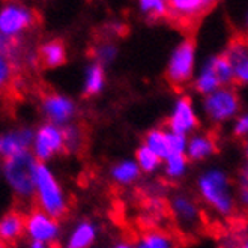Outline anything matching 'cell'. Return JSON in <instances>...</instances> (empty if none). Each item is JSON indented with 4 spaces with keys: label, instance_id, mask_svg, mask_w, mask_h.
<instances>
[{
    "label": "cell",
    "instance_id": "277c9868",
    "mask_svg": "<svg viewBox=\"0 0 248 248\" xmlns=\"http://www.w3.org/2000/svg\"><path fill=\"white\" fill-rule=\"evenodd\" d=\"M194 39L188 38L174 50L166 72L167 81L174 89H182L193 76L194 68Z\"/></svg>",
    "mask_w": 248,
    "mask_h": 248
},
{
    "label": "cell",
    "instance_id": "8d00e7d4",
    "mask_svg": "<svg viewBox=\"0 0 248 248\" xmlns=\"http://www.w3.org/2000/svg\"><path fill=\"white\" fill-rule=\"evenodd\" d=\"M247 156H248V149H247Z\"/></svg>",
    "mask_w": 248,
    "mask_h": 248
},
{
    "label": "cell",
    "instance_id": "9a60e30c",
    "mask_svg": "<svg viewBox=\"0 0 248 248\" xmlns=\"http://www.w3.org/2000/svg\"><path fill=\"white\" fill-rule=\"evenodd\" d=\"M136 239H139L137 248H174L171 236L156 226L137 227L133 242H136Z\"/></svg>",
    "mask_w": 248,
    "mask_h": 248
},
{
    "label": "cell",
    "instance_id": "f546056e",
    "mask_svg": "<svg viewBox=\"0 0 248 248\" xmlns=\"http://www.w3.org/2000/svg\"><path fill=\"white\" fill-rule=\"evenodd\" d=\"M248 133V114L242 116V118L238 121L236 126H235V134L236 136H244Z\"/></svg>",
    "mask_w": 248,
    "mask_h": 248
},
{
    "label": "cell",
    "instance_id": "7402d4cb",
    "mask_svg": "<svg viewBox=\"0 0 248 248\" xmlns=\"http://www.w3.org/2000/svg\"><path fill=\"white\" fill-rule=\"evenodd\" d=\"M214 152V143L208 137H194L188 146V155L191 159H203Z\"/></svg>",
    "mask_w": 248,
    "mask_h": 248
},
{
    "label": "cell",
    "instance_id": "8992f818",
    "mask_svg": "<svg viewBox=\"0 0 248 248\" xmlns=\"http://www.w3.org/2000/svg\"><path fill=\"white\" fill-rule=\"evenodd\" d=\"M200 191L211 205L221 214H229L232 211V197L229 191V182L224 173L212 170L199 181Z\"/></svg>",
    "mask_w": 248,
    "mask_h": 248
},
{
    "label": "cell",
    "instance_id": "ac0fdd59",
    "mask_svg": "<svg viewBox=\"0 0 248 248\" xmlns=\"http://www.w3.org/2000/svg\"><path fill=\"white\" fill-rule=\"evenodd\" d=\"M104 78H106V74H104L103 65H99L96 62L91 65L86 72V83H84L83 95L86 98H89V96H95L96 93H99L104 86Z\"/></svg>",
    "mask_w": 248,
    "mask_h": 248
},
{
    "label": "cell",
    "instance_id": "8fae6325",
    "mask_svg": "<svg viewBox=\"0 0 248 248\" xmlns=\"http://www.w3.org/2000/svg\"><path fill=\"white\" fill-rule=\"evenodd\" d=\"M62 148H63V140H62V131L59 128L47 124L38 129L35 152L41 161H47L56 152L62 151Z\"/></svg>",
    "mask_w": 248,
    "mask_h": 248
},
{
    "label": "cell",
    "instance_id": "603a6c76",
    "mask_svg": "<svg viewBox=\"0 0 248 248\" xmlns=\"http://www.w3.org/2000/svg\"><path fill=\"white\" fill-rule=\"evenodd\" d=\"M111 174H113L114 181H118L119 184H129L139 178L140 169L133 161H125V163H121L116 166L111 170Z\"/></svg>",
    "mask_w": 248,
    "mask_h": 248
},
{
    "label": "cell",
    "instance_id": "d6a6232c",
    "mask_svg": "<svg viewBox=\"0 0 248 248\" xmlns=\"http://www.w3.org/2000/svg\"><path fill=\"white\" fill-rule=\"evenodd\" d=\"M32 248H46V245H44L42 242H38V241H35V242L32 244Z\"/></svg>",
    "mask_w": 248,
    "mask_h": 248
},
{
    "label": "cell",
    "instance_id": "5b68a950",
    "mask_svg": "<svg viewBox=\"0 0 248 248\" xmlns=\"http://www.w3.org/2000/svg\"><path fill=\"white\" fill-rule=\"evenodd\" d=\"M41 23L35 9L21 5H6L0 9V33L8 36H17L24 31H32Z\"/></svg>",
    "mask_w": 248,
    "mask_h": 248
},
{
    "label": "cell",
    "instance_id": "4fadbf2b",
    "mask_svg": "<svg viewBox=\"0 0 248 248\" xmlns=\"http://www.w3.org/2000/svg\"><path fill=\"white\" fill-rule=\"evenodd\" d=\"M197 119L191 106V99L188 96L181 98L176 103V108L173 111V116L167 121V125L174 134L184 136L188 131H191L197 126Z\"/></svg>",
    "mask_w": 248,
    "mask_h": 248
},
{
    "label": "cell",
    "instance_id": "3957f363",
    "mask_svg": "<svg viewBox=\"0 0 248 248\" xmlns=\"http://www.w3.org/2000/svg\"><path fill=\"white\" fill-rule=\"evenodd\" d=\"M215 6L208 0H173L167 3L166 20L184 31H191Z\"/></svg>",
    "mask_w": 248,
    "mask_h": 248
},
{
    "label": "cell",
    "instance_id": "d4e9b609",
    "mask_svg": "<svg viewBox=\"0 0 248 248\" xmlns=\"http://www.w3.org/2000/svg\"><path fill=\"white\" fill-rule=\"evenodd\" d=\"M220 86H221L220 81H218V78L215 77V74L208 65L205 66V69L202 71V74L196 80V89L200 93L211 95L212 92L218 91V87H220Z\"/></svg>",
    "mask_w": 248,
    "mask_h": 248
},
{
    "label": "cell",
    "instance_id": "4dcf8cb0",
    "mask_svg": "<svg viewBox=\"0 0 248 248\" xmlns=\"http://www.w3.org/2000/svg\"><path fill=\"white\" fill-rule=\"evenodd\" d=\"M241 196L245 203H248V169L242 173L241 178Z\"/></svg>",
    "mask_w": 248,
    "mask_h": 248
},
{
    "label": "cell",
    "instance_id": "6da1fadb",
    "mask_svg": "<svg viewBox=\"0 0 248 248\" xmlns=\"http://www.w3.org/2000/svg\"><path fill=\"white\" fill-rule=\"evenodd\" d=\"M5 178L16 196L21 202H29L35 205L36 197V170L38 164L31 152L23 151L5 159Z\"/></svg>",
    "mask_w": 248,
    "mask_h": 248
},
{
    "label": "cell",
    "instance_id": "9c48e42d",
    "mask_svg": "<svg viewBox=\"0 0 248 248\" xmlns=\"http://www.w3.org/2000/svg\"><path fill=\"white\" fill-rule=\"evenodd\" d=\"M205 110L214 121L229 119L239 110V98L232 89H218L208 95Z\"/></svg>",
    "mask_w": 248,
    "mask_h": 248
},
{
    "label": "cell",
    "instance_id": "ba28073f",
    "mask_svg": "<svg viewBox=\"0 0 248 248\" xmlns=\"http://www.w3.org/2000/svg\"><path fill=\"white\" fill-rule=\"evenodd\" d=\"M26 230L29 232L35 241L38 242H54L57 233H59V226L57 221L48 217L44 211H41L36 205L31 208L26 218Z\"/></svg>",
    "mask_w": 248,
    "mask_h": 248
},
{
    "label": "cell",
    "instance_id": "2e32d148",
    "mask_svg": "<svg viewBox=\"0 0 248 248\" xmlns=\"http://www.w3.org/2000/svg\"><path fill=\"white\" fill-rule=\"evenodd\" d=\"M62 131V140H63V152H81L86 139L84 129L81 124H72L66 125Z\"/></svg>",
    "mask_w": 248,
    "mask_h": 248
},
{
    "label": "cell",
    "instance_id": "e0dca14e",
    "mask_svg": "<svg viewBox=\"0 0 248 248\" xmlns=\"http://www.w3.org/2000/svg\"><path fill=\"white\" fill-rule=\"evenodd\" d=\"M96 238V230L91 223H80L76 230L72 232V236L68 242L66 248H89Z\"/></svg>",
    "mask_w": 248,
    "mask_h": 248
},
{
    "label": "cell",
    "instance_id": "52a82bcc",
    "mask_svg": "<svg viewBox=\"0 0 248 248\" xmlns=\"http://www.w3.org/2000/svg\"><path fill=\"white\" fill-rule=\"evenodd\" d=\"M38 95L41 99V108L47 118L56 124H63L74 118L76 104L72 101L48 87H41L38 89Z\"/></svg>",
    "mask_w": 248,
    "mask_h": 248
},
{
    "label": "cell",
    "instance_id": "4316f807",
    "mask_svg": "<svg viewBox=\"0 0 248 248\" xmlns=\"http://www.w3.org/2000/svg\"><path fill=\"white\" fill-rule=\"evenodd\" d=\"M137 161L140 164V167L144 171H154L158 166H159V158L148 148V146H141V148L137 149L136 152Z\"/></svg>",
    "mask_w": 248,
    "mask_h": 248
},
{
    "label": "cell",
    "instance_id": "e575fe53",
    "mask_svg": "<svg viewBox=\"0 0 248 248\" xmlns=\"http://www.w3.org/2000/svg\"><path fill=\"white\" fill-rule=\"evenodd\" d=\"M242 248H248V242H247V244H245V245H244Z\"/></svg>",
    "mask_w": 248,
    "mask_h": 248
},
{
    "label": "cell",
    "instance_id": "5bb4252c",
    "mask_svg": "<svg viewBox=\"0 0 248 248\" xmlns=\"http://www.w3.org/2000/svg\"><path fill=\"white\" fill-rule=\"evenodd\" d=\"M35 134L32 129L21 128L12 133L0 136V155L12 156L18 152H23L29 148V144L32 143Z\"/></svg>",
    "mask_w": 248,
    "mask_h": 248
},
{
    "label": "cell",
    "instance_id": "d590c367",
    "mask_svg": "<svg viewBox=\"0 0 248 248\" xmlns=\"http://www.w3.org/2000/svg\"><path fill=\"white\" fill-rule=\"evenodd\" d=\"M247 26H248V14H247Z\"/></svg>",
    "mask_w": 248,
    "mask_h": 248
},
{
    "label": "cell",
    "instance_id": "7a4b0ae2",
    "mask_svg": "<svg viewBox=\"0 0 248 248\" xmlns=\"http://www.w3.org/2000/svg\"><path fill=\"white\" fill-rule=\"evenodd\" d=\"M35 205L56 221L65 220L69 215L68 203L63 197L59 184L56 182L53 173L44 164H38L36 170Z\"/></svg>",
    "mask_w": 248,
    "mask_h": 248
},
{
    "label": "cell",
    "instance_id": "7c38bea8",
    "mask_svg": "<svg viewBox=\"0 0 248 248\" xmlns=\"http://www.w3.org/2000/svg\"><path fill=\"white\" fill-rule=\"evenodd\" d=\"M36 62L41 68H59L68 62V53L65 42L59 38L50 39L38 47Z\"/></svg>",
    "mask_w": 248,
    "mask_h": 248
},
{
    "label": "cell",
    "instance_id": "44dd1931",
    "mask_svg": "<svg viewBox=\"0 0 248 248\" xmlns=\"http://www.w3.org/2000/svg\"><path fill=\"white\" fill-rule=\"evenodd\" d=\"M208 66L212 69V72L215 74V77L220 81V84H229L233 80V69L232 65L229 63L227 57L224 54L212 57L209 61Z\"/></svg>",
    "mask_w": 248,
    "mask_h": 248
},
{
    "label": "cell",
    "instance_id": "30bf717a",
    "mask_svg": "<svg viewBox=\"0 0 248 248\" xmlns=\"http://www.w3.org/2000/svg\"><path fill=\"white\" fill-rule=\"evenodd\" d=\"M27 212L21 208L8 211L0 218V242L6 248L16 247L26 232V218Z\"/></svg>",
    "mask_w": 248,
    "mask_h": 248
},
{
    "label": "cell",
    "instance_id": "1f68e13d",
    "mask_svg": "<svg viewBox=\"0 0 248 248\" xmlns=\"http://www.w3.org/2000/svg\"><path fill=\"white\" fill-rule=\"evenodd\" d=\"M114 248H133V245H131V242L129 241H121L119 244H116L114 245Z\"/></svg>",
    "mask_w": 248,
    "mask_h": 248
},
{
    "label": "cell",
    "instance_id": "d6986e66",
    "mask_svg": "<svg viewBox=\"0 0 248 248\" xmlns=\"http://www.w3.org/2000/svg\"><path fill=\"white\" fill-rule=\"evenodd\" d=\"M116 54H118V47L108 38L101 36L95 41V44H92V56L99 65H107L113 62Z\"/></svg>",
    "mask_w": 248,
    "mask_h": 248
},
{
    "label": "cell",
    "instance_id": "83f0119b",
    "mask_svg": "<svg viewBox=\"0 0 248 248\" xmlns=\"http://www.w3.org/2000/svg\"><path fill=\"white\" fill-rule=\"evenodd\" d=\"M186 167V156L184 154H174L167 156V174L171 178H178L184 173Z\"/></svg>",
    "mask_w": 248,
    "mask_h": 248
},
{
    "label": "cell",
    "instance_id": "ffe728a7",
    "mask_svg": "<svg viewBox=\"0 0 248 248\" xmlns=\"http://www.w3.org/2000/svg\"><path fill=\"white\" fill-rule=\"evenodd\" d=\"M146 144L148 148L161 159V158H166L170 155L169 152V146H167V134L161 129H152L149 131L148 134H146V139H144Z\"/></svg>",
    "mask_w": 248,
    "mask_h": 248
},
{
    "label": "cell",
    "instance_id": "f1b7e54d",
    "mask_svg": "<svg viewBox=\"0 0 248 248\" xmlns=\"http://www.w3.org/2000/svg\"><path fill=\"white\" fill-rule=\"evenodd\" d=\"M166 134H167V146H169L170 155L182 154L185 149V137L181 134H174V133H166Z\"/></svg>",
    "mask_w": 248,
    "mask_h": 248
},
{
    "label": "cell",
    "instance_id": "484cf974",
    "mask_svg": "<svg viewBox=\"0 0 248 248\" xmlns=\"http://www.w3.org/2000/svg\"><path fill=\"white\" fill-rule=\"evenodd\" d=\"M140 9L149 20H166L167 17V3L159 0H143L140 2Z\"/></svg>",
    "mask_w": 248,
    "mask_h": 248
},
{
    "label": "cell",
    "instance_id": "836d02e7",
    "mask_svg": "<svg viewBox=\"0 0 248 248\" xmlns=\"http://www.w3.org/2000/svg\"><path fill=\"white\" fill-rule=\"evenodd\" d=\"M0 248H6V245H3L2 242H0Z\"/></svg>",
    "mask_w": 248,
    "mask_h": 248
},
{
    "label": "cell",
    "instance_id": "cb8c5ba5",
    "mask_svg": "<svg viewBox=\"0 0 248 248\" xmlns=\"http://www.w3.org/2000/svg\"><path fill=\"white\" fill-rule=\"evenodd\" d=\"M170 209H171V214L182 218L184 221H193L197 217V209L194 206V203L189 199H185V197L174 199Z\"/></svg>",
    "mask_w": 248,
    "mask_h": 248
}]
</instances>
